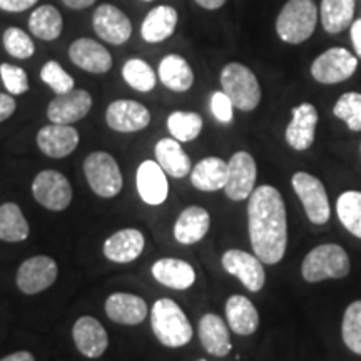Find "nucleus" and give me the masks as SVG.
<instances>
[{"mask_svg":"<svg viewBox=\"0 0 361 361\" xmlns=\"http://www.w3.org/2000/svg\"><path fill=\"white\" fill-rule=\"evenodd\" d=\"M137 192L141 200L149 206H159L168 200V179L157 161H144L137 168Z\"/></svg>","mask_w":361,"mask_h":361,"instance_id":"nucleus-19","label":"nucleus"},{"mask_svg":"<svg viewBox=\"0 0 361 361\" xmlns=\"http://www.w3.org/2000/svg\"><path fill=\"white\" fill-rule=\"evenodd\" d=\"M30 228L16 202L0 206V239L7 243H20L29 238Z\"/></svg>","mask_w":361,"mask_h":361,"instance_id":"nucleus-33","label":"nucleus"},{"mask_svg":"<svg viewBox=\"0 0 361 361\" xmlns=\"http://www.w3.org/2000/svg\"><path fill=\"white\" fill-rule=\"evenodd\" d=\"M72 336L78 350L87 358H99L109 346L106 329L92 316H82L72 328Z\"/></svg>","mask_w":361,"mask_h":361,"instance_id":"nucleus-20","label":"nucleus"},{"mask_svg":"<svg viewBox=\"0 0 361 361\" xmlns=\"http://www.w3.org/2000/svg\"><path fill=\"white\" fill-rule=\"evenodd\" d=\"M152 276L164 286L173 290H188L196 281L194 268L186 261L164 258L152 264Z\"/></svg>","mask_w":361,"mask_h":361,"instance_id":"nucleus-27","label":"nucleus"},{"mask_svg":"<svg viewBox=\"0 0 361 361\" xmlns=\"http://www.w3.org/2000/svg\"><path fill=\"white\" fill-rule=\"evenodd\" d=\"M358 67V57L343 47H331L311 64V75L319 84H340L350 79Z\"/></svg>","mask_w":361,"mask_h":361,"instance_id":"nucleus-8","label":"nucleus"},{"mask_svg":"<svg viewBox=\"0 0 361 361\" xmlns=\"http://www.w3.org/2000/svg\"><path fill=\"white\" fill-rule=\"evenodd\" d=\"M4 47L16 59H29L35 52L32 39L19 27H8L6 32H4Z\"/></svg>","mask_w":361,"mask_h":361,"instance_id":"nucleus-39","label":"nucleus"},{"mask_svg":"<svg viewBox=\"0 0 361 361\" xmlns=\"http://www.w3.org/2000/svg\"><path fill=\"white\" fill-rule=\"evenodd\" d=\"M247 229L252 251L264 264H276L288 246L286 206L273 186L256 188L247 204Z\"/></svg>","mask_w":361,"mask_h":361,"instance_id":"nucleus-1","label":"nucleus"},{"mask_svg":"<svg viewBox=\"0 0 361 361\" xmlns=\"http://www.w3.org/2000/svg\"><path fill=\"white\" fill-rule=\"evenodd\" d=\"M316 126H318V111L313 104L303 102L291 112V121L286 128V142L295 151H306L313 146Z\"/></svg>","mask_w":361,"mask_h":361,"instance_id":"nucleus-16","label":"nucleus"},{"mask_svg":"<svg viewBox=\"0 0 361 361\" xmlns=\"http://www.w3.org/2000/svg\"><path fill=\"white\" fill-rule=\"evenodd\" d=\"M291 184L311 223L316 226L326 224L331 216V209H329L328 192L322 180L314 178L313 174L300 171L293 176Z\"/></svg>","mask_w":361,"mask_h":361,"instance_id":"nucleus-7","label":"nucleus"},{"mask_svg":"<svg viewBox=\"0 0 361 361\" xmlns=\"http://www.w3.org/2000/svg\"><path fill=\"white\" fill-rule=\"evenodd\" d=\"M154 152L157 164H159L162 171H164L166 174H169L171 178L180 179L191 173V159H189V156L183 151L178 139H161V141L156 144Z\"/></svg>","mask_w":361,"mask_h":361,"instance_id":"nucleus-29","label":"nucleus"},{"mask_svg":"<svg viewBox=\"0 0 361 361\" xmlns=\"http://www.w3.org/2000/svg\"><path fill=\"white\" fill-rule=\"evenodd\" d=\"M228 326L239 336H250L259 326V314L256 306L243 295H233L226 303Z\"/></svg>","mask_w":361,"mask_h":361,"instance_id":"nucleus-25","label":"nucleus"},{"mask_svg":"<svg viewBox=\"0 0 361 361\" xmlns=\"http://www.w3.org/2000/svg\"><path fill=\"white\" fill-rule=\"evenodd\" d=\"M211 216L204 207L189 206L174 224V238L180 245H196L209 231Z\"/></svg>","mask_w":361,"mask_h":361,"instance_id":"nucleus-23","label":"nucleus"},{"mask_svg":"<svg viewBox=\"0 0 361 361\" xmlns=\"http://www.w3.org/2000/svg\"><path fill=\"white\" fill-rule=\"evenodd\" d=\"M336 214L346 231L361 239V191H345L336 201Z\"/></svg>","mask_w":361,"mask_h":361,"instance_id":"nucleus-34","label":"nucleus"},{"mask_svg":"<svg viewBox=\"0 0 361 361\" xmlns=\"http://www.w3.org/2000/svg\"><path fill=\"white\" fill-rule=\"evenodd\" d=\"M79 144L78 129L69 124L45 126L37 133V146L45 156L62 159L75 151Z\"/></svg>","mask_w":361,"mask_h":361,"instance_id":"nucleus-17","label":"nucleus"},{"mask_svg":"<svg viewBox=\"0 0 361 361\" xmlns=\"http://www.w3.org/2000/svg\"><path fill=\"white\" fill-rule=\"evenodd\" d=\"M256 162L251 154L239 151L228 162V180L224 192L231 201H245L255 191Z\"/></svg>","mask_w":361,"mask_h":361,"instance_id":"nucleus-11","label":"nucleus"},{"mask_svg":"<svg viewBox=\"0 0 361 361\" xmlns=\"http://www.w3.org/2000/svg\"><path fill=\"white\" fill-rule=\"evenodd\" d=\"M92 107V97L87 90L72 89L51 101L47 107V117L54 124H74L84 119Z\"/></svg>","mask_w":361,"mask_h":361,"instance_id":"nucleus-15","label":"nucleus"},{"mask_svg":"<svg viewBox=\"0 0 361 361\" xmlns=\"http://www.w3.org/2000/svg\"><path fill=\"white\" fill-rule=\"evenodd\" d=\"M40 79H42V82L47 84L57 96L74 89V79L62 69V66L59 64L57 61L45 62L42 71H40Z\"/></svg>","mask_w":361,"mask_h":361,"instance_id":"nucleus-40","label":"nucleus"},{"mask_svg":"<svg viewBox=\"0 0 361 361\" xmlns=\"http://www.w3.org/2000/svg\"><path fill=\"white\" fill-rule=\"evenodd\" d=\"M142 2H152V0H142Z\"/></svg>","mask_w":361,"mask_h":361,"instance_id":"nucleus-49","label":"nucleus"},{"mask_svg":"<svg viewBox=\"0 0 361 361\" xmlns=\"http://www.w3.org/2000/svg\"><path fill=\"white\" fill-rule=\"evenodd\" d=\"M228 180V162L221 157H204L191 169V184L204 192L224 189Z\"/></svg>","mask_w":361,"mask_h":361,"instance_id":"nucleus-28","label":"nucleus"},{"mask_svg":"<svg viewBox=\"0 0 361 361\" xmlns=\"http://www.w3.org/2000/svg\"><path fill=\"white\" fill-rule=\"evenodd\" d=\"M223 92L231 99L233 106L239 111H255L261 102V87L255 72L250 67L231 62L221 71Z\"/></svg>","mask_w":361,"mask_h":361,"instance_id":"nucleus-5","label":"nucleus"},{"mask_svg":"<svg viewBox=\"0 0 361 361\" xmlns=\"http://www.w3.org/2000/svg\"><path fill=\"white\" fill-rule=\"evenodd\" d=\"M350 258L340 245H319L311 250L301 264V274L308 283L341 279L350 273Z\"/></svg>","mask_w":361,"mask_h":361,"instance_id":"nucleus-4","label":"nucleus"},{"mask_svg":"<svg viewBox=\"0 0 361 361\" xmlns=\"http://www.w3.org/2000/svg\"><path fill=\"white\" fill-rule=\"evenodd\" d=\"M0 361H35V360H34L32 353H29V351H17V353L8 355Z\"/></svg>","mask_w":361,"mask_h":361,"instance_id":"nucleus-48","label":"nucleus"},{"mask_svg":"<svg viewBox=\"0 0 361 361\" xmlns=\"http://www.w3.org/2000/svg\"><path fill=\"white\" fill-rule=\"evenodd\" d=\"M318 24L314 0H288L276 19L278 37L286 44H303L313 35Z\"/></svg>","mask_w":361,"mask_h":361,"instance_id":"nucleus-3","label":"nucleus"},{"mask_svg":"<svg viewBox=\"0 0 361 361\" xmlns=\"http://www.w3.org/2000/svg\"><path fill=\"white\" fill-rule=\"evenodd\" d=\"M356 0H322V24L328 34H340L353 24Z\"/></svg>","mask_w":361,"mask_h":361,"instance_id":"nucleus-31","label":"nucleus"},{"mask_svg":"<svg viewBox=\"0 0 361 361\" xmlns=\"http://www.w3.org/2000/svg\"><path fill=\"white\" fill-rule=\"evenodd\" d=\"M178 11L171 6H159L152 8L142 20L141 35L149 44H159L174 34L178 25Z\"/></svg>","mask_w":361,"mask_h":361,"instance_id":"nucleus-26","label":"nucleus"},{"mask_svg":"<svg viewBox=\"0 0 361 361\" xmlns=\"http://www.w3.org/2000/svg\"><path fill=\"white\" fill-rule=\"evenodd\" d=\"M35 4L37 0H0V8L6 12H24Z\"/></svg>","mask_w":361,"mask_h":361,"instance_id":"nucleus-43","label":"nucleus"},{"mask_svg":"<svg viewBox=\"0 0 361 361\" xmlns=\"http://www.w3.org/2000/svg\"><path fill=\"white\" fill-rule=\"evenodd\" d=\"M151 326L157 340L169 348H180L192 340V326L188 316L169 298H162L152 306Z\"/></svg>","mask_w":361,"mask_h":361,"instance_id":"nucleus-2","label":"nucleus"},{"mask_svg":"<svg viewBox=\"0 0 361 361\" xmlns=\"http://www.w3.org/2000/svg\"><path fill=\"white\" fill-rule=\"evenodd\" d=\"M333 114L338 119L348 126L350 130L360 133L361 130V94L360 92H346L338 99Z\"/></svg>","mask_w":361,"mask_h":361,"instance_id":"nucleus-38","label":"nucleus"},{"mask_svg":"<svg viewBox=\"0 0 361 361\" xmlns=\"http://www.w3.org/2000/svg\"><path fill=\"white\" fill-rule=\"evenodd\" d=\"M223 268L229 274L236 276L243 286L251 293H258L263 290L266 283V273L263 268V261L256 255L241 250H229L223 255Z\"/></svg>","mask_w":361,"mask_h":361,"instance_id":"nucleus-13","label":"nucleus"},{"mask_svg":"<svg viewBox=\"0 0 361 361\" xmlns=\"http://www.w3.org/2000/svg\"><path fill=\"white\" fill-rule=\"evenodd\" d=\"M341 336L346 348L361 355V300L353 301L343 314Z\"/></svg>","mask_w":361,"mask_h":361,"instance_id":"nucleus-37","label":"nucleus"},{"mask_svg":"<svg viewBox=\"0 0 361 361\" xmlns=\"http://www.w3.org/2000/svg\"><path fill=\"white\" fill-rule=\"evenodd\" d=\"M201 345L209 355L223 358L231 351V338H229L228 324L223 318L214 313H207L200 322Z\"/></svg>","mask_w":361,"mask_h":361,"instance_id":"nucleus-24","label":"nucleus"},{"mask_svg":"<svg viewBox=\"0 0 361 361\" xmlns=\"http://www.w3.org/2000/svg\"><path fill=\"white\" fill-rule=\"evenodd\" d=\"M201 361H206V360H201Z\"/></svg>","mask_w":361,"mask_h":361,"instance_id":"nucleus-50","label":"nucleus"},{"mask_svg":"<svg viewBox=\"0 0 361 361\" xmlns=\"http://www.w3.org/2000/svg\"><path fill=\"white\" fill-rule=\"evenodd\" d=\"M32 194L35 201L47 209L64 211L72 201V186L64 174L47 169L34 178Z\"/></svg>","mask_w":361,"mask_h":361,"instance_id":"nucleus-9","label":"nucleus"},{"mask_svg":"<svg viewBox=\"0 0 361 361\" xmlns=\"http://www.w3.org/2000/svg\"><path fill=\"white\" fill-rule=\"evenodd\" d=\"M57 274V263L51 256H32L17 271V288L25 295H37L56 283Z\"/></svg>","mask_w":361,"mask_h":361,"instance_id":"nucleus-10","label":"nucleus"},{"mask_svg":"<svg viewBox=\"0 0 361 361\" xmlns=\"http://www.w3.org/2000/svg\"><path fill=\"white\" fill-rule=\"evenodd\" d=\"M211 111H213V116L219 123L223 124H229L233 121V114H234V106L223 90H218V92L213 94L211 97Z\"/></svg>","mask_w":361,"mask_h":361,"instance_id":"nucleus-42","label":"nucleus"},{"mask_svg":"<svg viewBox=\"0 0 361 361\" xmlns=\"http://www.w3.org/2000/svg\"><path fill=\"white\" fill-rule=\"evenodd\" d=\"M194 2L206 11H216V8L223 7L228 0H194Z\"/></svg>","mask_w":361,"mask_h":361,"instance_id":"nucleus-47","label":"nucleus"},{"mask_svg":"<svg viewBox=\"0 0 361 361\" xmlns=\"http://www.w3.org/2000/svg\"><path fill=\"white\" fill-rule=\"evenodd\" d=\"M66 7L74 8V11H82V8H87L96 4V0H62Z\"/></svg>","mask_w":361,"mask_h":361,"instance_id":"nucleus-46","label":"nucleus"},{"mask_svg":"<svg viewBox=\"0 0 361 361\" xmlns=\"http://www.w3.org/2000/svg\"><path fill=\"white\" fill-rule=\"evenodd\" d=\"M168 129L179 142H189L201 134L202 117L196 112L174 111L168 117Z\"/></svg>","mask_w":361,"mask_h":361,"instance_id":"nucleus-35","label":"nucleus"},{"mask_svg":"<svg viewBox=\"0 0 361 361\" xmlns=\"http://www.w3.org/2000/svg\"><path fill=\"white\" fill-rule=\"evenodd\" d=\"M84 174L90 189L101 197H114L123 189L119 164L109 152L96 151L84 161Z\"/></svg>","mask_w":361,"mask_h":361,"instance_id":"nucleus-6","label":"nucleus"},{"mask_svg":"<svg viewBox=\"0 0 361 361\" xmlns=\"http://www.w3.org/2000/svg\"><path fill=\"white\" fill-rule=\"evenodd\" d=\"M106 314L114 323L135 326L147 316V305L141 296L130 293H114L106 301Z\"/></svg>","mask_w":361,"mask_h":361,"instance_id":"nucleus-22","label":"nucleus"},{"mask_svg":"<svg viewBox=\"0 0 361 361\" xmlns=\"http://www.w3.org/2000/svg\"><path fill=\"white\" fill-rule=\"evenodd\" d=\"M0 75H2V82L6 85L7 92L12 96H20L29 90V79H27L25 71L22 67L2 64L0 66Z\"/></svg>","mask_w":361,"mask_h":361,"instance_id":"nucleus-41","label":"nucleus"},{"mask_svg":"<svg viewBox=\"0 0 361 361\" xmlns=\"http://www.w3.org/2000/svg\"><path fill=\"white\" fill-rule=\"evenodd\" d=\"M350 34H351V44L355 47V54L356 57L361 59V19L355 20L350 27Z\"/></svg>","mask_w":361,"mask_h":361,"instance_id":"nucleus-45","label":"nucleus"},{"mask_svg":"<svg viewBox=\"0 0 361 361\" xmlns=\"http://www.w3.org/2000/svg\"><path fill=\"white\" fill-rule=\"evenodd\" d=\"M16 99L11 94H2L0 92V123L7 121L13 112H16Z\"/></svg>","mask_w":361,"mask_h":361,"instance_id":"nucleus-44","label":"nucleus"},{"mask_svg":"<svg viewBox=\"0 0 361 361\" xmlns=\"http://www.w3.org/2000/svg\"><path fill=\"white\" fill-rule=\"evenodd\" d=\"M123 78L139 92H151L156 87V72L142 59H129L123 67Z\"/></svg>","mask_w":361,"mask_h":361,"instance_id":"nucleus-36","label":"nucleus"},{"mask_svg":"<svg viewBox=\"0 0 361 361\" xmlns=\"http://www.w3.org/2000/svg\"><path fill=\"white\" fill-rule=\"evenodd\" d=\"M106 123L117 133H137L151 123V112L141 102L119 99L109 104L106 111Z\"/></svg>","mask_w":361,"mask_h":361,"instance_id":"nucleus-14","label":"nucleus"},{"mask_svg":"<svg viewBox=\"0 0 361 361\" xmlns=\"http://www.w3.org/2000/svg\"><path fill=\"white\" fill-rule=\"evenodd\" d=\"M69 57L72 64L90 74H106L112 67L109 51L102 44L87 37L78 39L71 44Z\"/></svg>","mask_w":361,"mask_h":361,"instance_id":"nucleus-18","label":"nucleus"},{"mask_svg":"<svg viewBox=\"0 0 361 361\" xmlns=\"http://www.w3.org/2000/svg\"><path fill=\"white\" fill-rule=\"evenodd\" d=\"M144 241L142 233L139 229H121L111 238L106 239L104 243V256L114 263H130L135 261L144 251Z\"/></svg>","mask_w":361,"mask_h":361,"instance_id":"nucleus-21","label":"nucleus"},{"mask_svg":"<svg viewBox=\"0 0 361 361\" xmlns=\"http://www.w3.org/2000/svg\"><path fill=\"white\" fill-rule=\"evenodd\" d=\"M159 80L174 92H186L194 84V72L184 57L169 54L159 64Z\"/></svg>","mask_w":361,"mask_h":361,"instance_id":"nucleus-30","label":"nucleus"},{"mask_svg":"<svg viewBox=\"0 0 361 361\" xmlns=\"http://www.w3.org/2000/svg\"><path fill=\"white\" fill-rule=\"evenodd\" d=\"M92 27L97 37L112 45H123L133 35V24L119 7L102 4L94 11Z\"/></svg>","mask_w":361,"mask_h":361,"instance_id":"nucleus-12","label":"nucleus"},{"mask_svg":"<svg viewBox=\"0 0 361 361\" xmlns=\"http://www.w3.org/2000/svg\"><path fill=\"white\" fill-rule=\"evenodd\" d=\"M64 29V19L54 6H40L30 13L29 30L40 40H56Z\"/></svg>","mask_w":361,"mask_h":361,"instance_id":"nucleus-32","label":"nucleus"}]
</instances>
